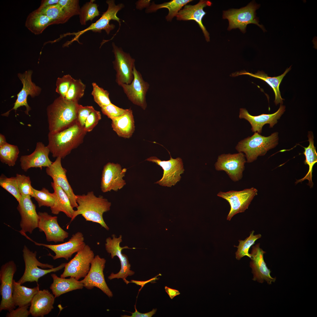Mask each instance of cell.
<instances>
[{"instance_id": "11", "label": "cell", "mask_w": 317, "mask_h": 317, "mask_svg": "<svg viewBox=\"0 0 317 317\" xmlns=\"http://www.w3.org/2000/svg\"><path fill=\"white\" fill-rule=\"evenodd\" d=\"M17 270L16 265L13 261L3 264L0 270V295L1 296L0 311H10L16 307L12 299L13 276Z\"/></svg>"}, {"instance_id": "35", "label": "cell", "mask_w": 317, "mask_h": 317, "mask_svg": "<svg viewBox=\"0 0 317 317\" xmlns=\"http://www.w3.org/2000/svg\"><path fill=\"white\" fill-rule=\"evenodd\" d=\"M192 1V0H173L159 4H155L153 2L147 9L146 12L149 13L156 11L161 8L167 9L169 12L166 17V19L167 21H171L174 17L176 16L178 12L183 6Z\"/></svg>"}, {"instance_id": "28", "label": "cell", "mask_w": 317, "mask_h": 317, "mask_svg": "<svg viewBox=\"0 0 317 317\" xmlns=\"http://www.w3.org/2000/svg\"><path fill=\"white\" fill-rule=\"evenodd\" d=\"M113 130L119 137L124 138L131 137L135 130L134 117L130 108L122 115L111 119Z\"/></svg>"}, {"instance_id": "18", "label": "cell", "mask_w": 317, "mask_h": 317, "mask_svg": "<svg viewBox=\"0 0 317 317\" xmlns=\"http://www.w3.org/2000/svg\"><path fill=\"white\" fill-rule=\"evenodd\" d=\"M120 164L109 162L104 166L102 172L101 189L103 193L112 190L117 191L126 184L123 179L127 171Z\"/></svg>"}, {"instance_id": "50", "label": "cell", "mask_w": 317, "mask_h": 317, "mask_svg": "<svg viewBox=\"0 0 317 317\" xmlns=\"http://www.w3.org/2000/svg\"><path fill=\"white\" fill-rule=\"evenodd\" d=\"M30 304H28L21 307H18L16 309H12L7 313L6 316V317H28L31 314L28 309Z\"/></svg>"}, {"instance_id": "17", "label": "cell", "mask_w": 317, "mask_h": 317, "mask_svg": "<svg viewBox=\"0 0 317 317\" xmlns=\"http://www.w3.org/2000/svg\"><path fill=\"white\" fill-rule=\"evenodd\" d=\"M133 74L134 78L130 84H122L119 86L122 87L130 101L145 110L147 107L146 95L149 85L144 80L141 74L135 67L134 69Z\"/></svg>"}, {"instance_id": "32", "label": "cell", "mask_w": 317, "mask_h": 317, "mask_svg": "<svg viewBox=\"0 0 317 317\" xmlns=\"http://www.w3.org/2000/svg\"><path fill=\"white\" fill-rule=\"evenodd\" d=\"M39 290V285L33 288L21 285L13 281L12 299L15 306L21 307L30 304L34 296Z\"/></svg>"}, {"instance_id": "49", "label": "cell", "mask_w": 317, "mask_h": 317, "mask_svg": "<svg viewBox=\"0 0 317 317\" xmlns=\"http://www.w3.org/2000/svg\"><path fill=\"white\" fill-rule=\"evenodd\" d=\"M92 106H83L80 104L77 113V122L83 127L86 120L90 113L94 109Z\"/></svg>"}, {"instance_id": "3", "label": "cell", "mask_w": 317, "mask_h": 317, "mask_svg": "<svg viewBox=\"0 0 317 317\" xmlns=\"http://www.w3.org/2000/svg\"><path fill=\"white\" fill-rule=\"evenodd\" d=\"M76 200L78 206L74 211L70 222L81 215L86 221L98 223L106 230H109L103 217L104 213L109 210L111 205L107 199L102 196L97 197L91 191L86 194L76 195Z\"/></svg>"}, {"instance_id": "5", "label": "cell", "mask_w": 317, "mask_h": 317, "mask_svg": "<svg viewBox=\"0 0 317 317\" xmlns=\"http://www.w3.org/2000/svg\"><path fill=\"white\" fill-rule=\"evenodd\" d=\"M106 2L108 5L107 10L103 13L101 17L96 22L92 23L87 28L77 32L67 33L60 37L59 39L67 36H74L71 40L67 41L63 45L64 47H68L75 41L81 44L79 41L80 36L88 31H91L93 32L101 33L102 30H104L107 34L109 35L110 31L113 30L115 27L114 24H110V21L111 20L117 21L119 23V28L120 27V19L117 16V14L119 11L124 7V4L120 3L116 5L115 1L113 0H108L106 1Z\"/></svg>"}, {"instance_id": "31", "label": "cell", "mask_w": 317, "mask_h": 317, "mask_svg": "<svg viewBox=\"0 0 317 317\" xmlns=\"http://www.w3.org/2000/svg\"><path fill=\"white\" fill-rule=\"evenodd\" d=\"M51 276L53 279V282L50 288L55 298L69 291L77 289H82L84 287L81 281L70 277L69 279L59 277L55 274H52Z\"/></svg>"}, {"instance_id": "16", "label": "cell", "mask_w": 317, "mask_h": 317, "mask_svg": "<svg viewBox=\"0 0 317 317\" xmlns=\"http://www.w3.org/2000/svg\"><path fill=\"white\" fill-rule=\"evenodd\" d=\"M32 73L31 70H28L23 73L18 74V76L23 85V87L17 95V98L13 108L2 114V116L8 117L11 111L14 110L16 112L18 108L23 106H25L26 108L25 113L29 115V112L31 110V108L28 104L27 97L28 95H30L32 98L38 96L40 94L41 90V88L32 82L31 79Z\"/></svg>"}, {"instance_id": "1", "label": "cell", "mask_w": 317, "mask_h": 317, "mask_svg": "<svg viewBox=\"0 0 317 317\" xmlns=\"http://www.w3.org/2000/svg\"><path fill=\"white\" fill-rule=\"evenodd\" d=\"M79 105L60 96L56 99L47 108L49 133H56L75 123Z\"/></svg>"}, {"instance_id": "40", "label": "cell", "mask_w": 317, "mask_h": 317, "mask_svg": "<svg viewBox=\"0 0 317 317\" xmlns=\"http://www.w3.org/2000/svg\"><path fill=\"white\" fill-rule=\"evenodd\" d=\"M94 0L86 3L80 8L79 16L80 22L82 25H85L88 21H92L96 17L99 15L98 6L94 3Z\"/></svg>"}, {"instance_id": "46", "label": "cell", "mask_w": 317, "mask_h": 317, "mask_svg": "<svg viewBox=\"0 0 317 317\" xmlns=\"http://www.w3.org/2000/svg\"><path fill=\"white\" fill-rule=\"evenodd\" d=\"M74 79L69 74L64 75L61 77L58 78L56 82L55 91L60 95V96L65 98Z\"/></svg>"}, {"instance_id": "44", "label": "cell", "mask_w": 317, "mask_h": 317, "mask_svg": "<svg viewBox=\"0 0 317 317\" xmlns=\"http://www.w3.org/2000/svg\"><path fill=\"white\" fill-rule=\"evenodd\" d=\"M15 177L21 195L31 196L33 187L31 185V181L29 176L17 173Z\"/></svg>"}, {"instance_id": "47", "label": "cell", "mask_w": 317, "mask_h": 317, "mask_svg": "<svg viewBox=\"0 0 317 317\" xmlns=\"http://www.w3.org/2000/svg\"><path fill=\"white\" fill-rule=\"evenodd\" d=\"M102 113L111 119L119 117L124 113L127 109H124L118 107L112 103L101 108Z\"/></svg>"}, {"instance_id": "26", "label": "cell", "mask_w": 317, "mask_h": 317, "mask_svg": "<svg viewBox=\"0 0 317 317\" xmlns=\"http://www.w3.org/2000/svg\"><path fill=\"white\" fill-rule=\"evenodd\" d=\"M211 2L209 0H200L195 5H185L183 8L180 10L177 16L178 20H194L199 25L204 34L207 42L210 41L209 33L203 23L202 19L206 13L203 10L204 8L210 6Z\"/></svg>"}, {"instance_id": "9", "label": "cell", "mask_w": 317, "mask_h": 317, "mask_svg": "<svg viewBox=\"0 0 317 317\" xmlns=\"http://www.w3.org/2000/svg\"><path fill=\"white\" fill-rule=\"evenodd\" d=\"M112 46L114 57L113 63L116 72V82L119 86L122 84H130L134 78L135 60L114 43H112Z\"/></svg>"}, {"instance_id": "38", "label": "cell", "mask_w": 317, "mask_h": 317, "mask_svg": "<svg viewBox=\"0 0 317 317\" xmlns=\"http://www.w3.org/2000/svg\"><path fill=\"white\" fill-rule=\"evenodd\" d=\"M32 191L31 197H33L37 202L39 207L44 206L50 208L53 205L55 199L54 192L51 193L45 188L40 190L33 188Z\"/></svg>"}, {"instance_id": "52", "label": "cell", "mask_w": 317, "mask_h": 317, "mask_svg": "<svg viewBox=\"0 0 317 317\" xmlns=\"http://www.w3.org/2000/svg\"><path fill=\"white\" fill-rule=\"evenodd\" d=\"M165 291L168 294L170 298L173 299L175 296L179 295L180 293L177 290L170 288L167 286L165 287Z\"/></svg>"}, {"instance_id": "39", "label": "cell", "mask_w": 317, "mask_h": 317, "mask_svg": "<svg viewBox=\"0 0 317 317\" xmlns=\"http://www.w3.org/2000/svg\"><path fill=\"white\" fill-rule=\"evenodd\" d=\"M254 231L252 230L250 233L249 236L244 240H239V243L237 246V251L235 252V257L237 259L240 260L245 256H247L251 258L249 250L252 246L255 243L256 240L260 238L262 235L260 234L254 235Z\"/></svg>"}, {"instance_id": "45", "label": "cell", "mask_w": 317, "mask_h": 317, "mask_svg": "<svg viewBox=\"0 0 317 317\" xmlns=\"http://www.w3.org/2000/svg\"><path fill=\"white\" fill-rule=\"evenodd\" d=\"M58 4L63 8L70 18L80 14V8L79 0H59Z\"/></svg>"}, {"instance_id": "30", "label": "cell", "mask_w": 317, "mask_h": 317, "mask_svg": "<svg viewBox=\"0 0 317 317\" xmlns=\"http://www.w3.org/2000/svg\"><path fill=\"white\" fill-rule=\"evenodd\" d=\"M291 69V66L286 69L284 73L281 75L272 77L268 76L267 74L262 71H258L254 74L244 71L237 72V74H233V76H236L239 75H247L264 81L269 85L273 90L275 95L274 101L275 104L277 105L280 103V104H282L284 99L281 97L279 87L283 78Z\"/></svg>"}, {"instance_id": "7", "label": "cell", "mask_w": 317, "mask_h": 317, "mask_svg": "<svg viewBox=\"0 0 317 317\" xmlns=\"http://www.w3.org/2000/svg\"><path fill=\"white\" fill-rule=\"evenodd\" d=\"M260 5L253 1L247 5L239 9H230L223 12L222 18L229 21L227 30L238 28L243 33L246 31L247 26L249 24H255L264 32L266 31L264 26L259 23V18L256 16V10Z\"/></svg>"}, {"instance_id": "42", "label": "cell", "mask_w": 317, "mask_h": 317, "mask_svg": "<svg viewBox=\"0 0 317 317\" xmlns=\"http://www.w3.org/2000/svg\"><path fill=\"white\" fill-rule=\"evenodd\" d=\"M0 186L11 194L19 203L21 195L19 192L16 177L8 178L3 174L0 177Z\"/></svg>"}, {"instance_id": "37", "label": "cell", "mask_w": 317, "mask_h": 317, "mask_svg": "<svg viewBox=\"0 0 317 317\" xmlns=\"http://www.w3.org/2000/svg\"><path fill=\"white\" fill-rule=\"evenodd\" d=\"M19 152L17 146L7 143L0 147V161L9 166H13L16 164Z\"/></svg>"}, {"instance_id": "12", "label": "cell", "mask_w": 317, "mask_h": 317, "mask_svg": "<svg viewBox=\"0 0 317 317\" xmlns=\"http://www.w3.org/2000/svg\"><path fill=\"white\" fill-rule=\"evenodd\" d=\"M112 239L109 237L106 239L105 249L107 252L111 254L112 259L115 256L119 258L121 263V268L118 273L114 274L112 273L108 278L110 280L115 278H122L127 284L129 282L127 280L126 278L128 276L134 275V272L130 270L131 265L129 263L128 258L126 255L122 253V251L124 249H134L135 248H130L127 246L121 247L120 245L122 241V236L121 235L117 238L114 234L112 235Z\"/></svg>"}, {"instance_id": "24", "label": "cell", "mask_w": 317, "mask_h": 317, "mask_svg": "<svg viewBox=\"0 0 317 317\" xmlns=\"http://www.w3.org/2000/svg\"><path fill=\"white\" fill-rule=\"evenodd\" d=\"M50 150L47 146L41 142L37 143L36 148L31 154L21 156L20 159L21 168L27 172L31 168L48 167L53 162L49 158Z\"/></svg>"}, {"instance_id": "22", "label": "cell", "mask_w": 317, "mask_h": 317, "mask_svg": "<svg viewBox=\"0 0 317 317\" xmlns=\"http://www.w3.org/2000/svg\"><path fill=\"white\" fill-rule=\"evenodd\" d=\"M265 253L260 247L259 243L253 246L250 254L251 259L250 266L252 269L253 280L260 283L265 281L268 284H271L272 282H275L276 278L271 276V271L264 261L263 256Z\"/></svg>"}, {"instance_id": "2", "label": "cell", "mask_w": 317, "mask_h": 317, "mask_svg": "<svg viewBox=\"0 0 317 317\" xmlns=\"http://www.w3.org/2000/svg\"><path fill=\"white\" fill-rule=\"evenodd\" d=\"M87 132L77 122L55 134L48 133L47 146L53 158H64L83 141Z\"/></svg>"}, {"instance_id": "36", "label": "cell", "mask_w": 317, "mask_h": 317, "mask_svg": "<svg viewBox=\"0 0 317 317\" xmlns=\"http://www.w3.org/2000/svg\"><path fill=\"white\" fill-rule=\"evenodd\" d=\"M47 16L53 21V24H63L70 19L63 8L58 4L37 9Z\"/></svg>"}, {"instance_id": "27", "label": "cell", "mask_w": 317, "mask_h": 317, "mask_svg": "<svg viewBox=\"0 0 317 317\" xmlns=\"http://www.w3.org/2000/svg\"><path fill=\"white\" fill-rule=\"evenodd\" d=\"M55 297L47 289L39 290L31 301L29 312L34 317H43L53 309Z\"/></svg>"}, {"instance_id": "48", "label": "cell", "mask_w": 317, "mask_h": 317, "mask_svg": "<svg viewBox=\"0 0 317 317\" xmlns=\"http://www.w3.org/2000/svg\"><path fill=\"white\" fill-rule=\"evenodd\" d=\"M101 119L100 112L94 109L87 117L84 126V130L87 132L91 131L98 124Z\"/></svg>"}, {"instance_id": "23", "label": "cell", "mask_w": 317, "mask_h": 317, "mask_svg": "<svg viewBox=\"0 0 317 317\" xmlns=\"http://www.w3.org/2000/svg\"><path fill=\"white\" fill-rule=\"evenodd\" d=\"M61 158H56L52 164L46 167L47 174L51 177L53 182L59 186L66 193L68 197L72 207L76 208L78 204L76 200V195L68 181L67 176V170L62 166Z\"/></svg>"}, {"instance_id": "25", "label": "cell", "mask_w": 317, "mask_h": 317, "mask_svg": "<svg viewBox=\"0 0 317 317\" xmlns=\"http://www.w3.org/2000/svg\"><path fill=\"white\" fill-rule=\"evenodd\" d=\"M285 111V106L280 104L278 110L272 114H262L258 116H252L250 114L245 108H241L239 117L240 119H244L247 120L251 126V130L253 132H257L261 134L262 127L265 124H269V127H273L276 124L277 120L280 118Z\"/></svg>"}, {"instance_id": "4", "label": "cell", "mask_w": 317, "mask_h": 317, "mask_svg": "<svg viewBox=\"0 0 317 317\" xmlns=\"http://www.w3.org/2000/svg\"><path fill=\"white\" fill-rule=\"evenodd\" d=\"M279 139L277 132L268 136L255 132L251 136L240 141L235 149L238 152L244 153L247 162L250 163L256 160L259 156L264 155L267 151L276 147L278 144Z\"/></svg>"}, {"instance_id": "33", "label": "cell", "mask_w": 317, "mask_h": 317, "mask_svg": "<svg viewBox=\"0 0 317 317\" xmlns=\"http://www.w3.org/2000/svg\"><path fill=\"white\" fill-rule=\"evenodd\" d=\"M51 25H53V21L37 9L29 14L25 23V27L36 35L41 34L47 27Z\"/></svg>"}, {"instance_id": "51", "label": "cell", "mask_w": 317, "mask_h": 317, "mask_svg": "<svg viewBox=\"0 0 317 317\" xmlns=\"http://www.w3.org/2000/svg\"><path fill=\"white\" fill-rule=\"evenodd\" d=\"M135 311L134 313H132V315L131 316L124 315L122 316V317H151L154 315L155 314L157 311V309H153L151 311L145 313H141L138 312L136 310L135 307Z\"/></svg>"}, {"instance_id": "13", "label": "cell", "mask_w": 317, "mask_h": 317, "mask_svg": "<svg viewBox=\"0 0 317 317\" xmlns=\"http://www.w3.org/2000/svg\"><path fill=\"white\" fill-rule=\"evenodd\" d=\"M168 152L170 158L168 160L162 161L155 156L150 157L146 160L155 163L163 170L162 177L155 183L162 186L171 187L180 181L181 175L183 173L184 169L182 159L179 157L173 158Z\"/></svg>"}, {"instance_id": "19", "label": "cell", "mask_w": 317, "mask_h": 317, "mask_svg": "<svg viewBox=\"0 0 317 317\" xmlns=\"http://www.w3.org/2000/svg\"><path fill=\"white\" fill-rule=\"evenodd\" d=\"M26 237L32 241L35 245L45 247L50 249L55 253L54 256L51 255L54 260L64 258L68 260L72 254L82 249L86 245L82 233L78 232L73 234L69 240L65 242L58 245H47L39 243L28 237Z\"/></svg>"}, {"instance_id": "54", "label": "cell", "mask_w": 317, "mask_h": 317, "mask_svg": "<svg viewBox=\"0 0 317 317\" xmlns=\"http://www.w3.org/2000/svg\"><path fill=\"white\" fill-rule=\"evenodd\" d=\"M7 142L6 141V138L5 136L2 134H0V147L6 144Z\"/></svg>"}, {"instance_id": "10", "label": "cell", "mask_w": 317, "mask_h": 317, "mask_svg": "<svg viewBox=\"0 0 317 317\" xmlns=\"http://www.w3.org/2000/svg\"><path fill=\"white\" fill-rule=\"evenodd\" d=\"M258 190L252 187L239 191L234 190L227 192L220 191L217 195L226 200L230 208L227 219L230 220L236 214L244 212L248 208L254 197L257 194Z\"/></svg>"}, {"instance_id": "41", "label": "cell", "mask_w": 317, "mask_h": 317, "mask_svg": "<svg viewBox=\"0 0 317 317\" xmlns=\"http://www.w3.org/2000/svg\"><path fill=\"white\" fill-rule=\"evenodd\" d=\"M85 85L80 79H74L71 84L65 98L67 100L78 102L84 95Z\"/></svg>"}, {"instance_id": "6", "label": "cell", "mask_w": 317, "mask_h": 317, "mask_svg": "<svg viewBox=\"0 0 317 317\" xmlns=\"http://www.w3.org/2000/svg\"><path fill=\"white\" fill-rule=\"evenodd\" d=\"M25 269L23 275L17 281L22 285L27 282L35 281L38 284L39 279L51 272H55L63 268L66 263H63L55 268L48 264L42 263L36 258L37 252L31 251L26 245L22 251Z\"/></svg>"}, {"instance_id": "53", "label": "cell", "mask_w": 317, "mask_h": 317, "mask_svg": "<svg viewBox=\"0 0 317 317\" xmlns=\"http://www.w3.org/2000/svg\"><path fill=\"white\" fill-rule=\"evenodd\" d=\"M59 0H44L41 1L39 8H42L58 3Z\"/></svg>"}, {"instance_id": "34", "label": "cell", "mask_w": 317, "mask_h": 317, "mask_svg": "<svg viewBox=\"0 0 317 317\" xmlns=\"http://www.w3.org/2000/svg\"><path fill=\"white\" fill-rule=\"evenodd\" d=\"M308 137L309 145L306 147H304L303 154L305 156L304 163L307 164L309 166V170L306 176L302 178L297 181L295 182L297 183L301 182L305 180L308 181V185L312 188L313 185L312 181V172L314 164L317 162V153L316 148L314 146V136L311 131H308Z\"/></svg>"}, {"instance_id": "21", "label": "cell", "mask_w": 317, "mask_h": 317, "mask_svg": "<svg viewBox=\"0 0 317 317\" xmlns=\"http://www.w3.org/2000/svg\"><path fill=\"white\" fill-rule=\"evenodd\" d=\"M38 227L40 232H44L46 240L55 243L63 242L68 237L69 233L63 230L58 222V217L53 216L46 212L38 213Z\"/></svg>"}, {"instance_id": "20", "label": "cell", "mask_w": 317, "mask_h": 317, "mask_svg": "<svg viewBox=\"0 0 317 317\" xmlns=\"http://www.w3.org/2000/svg\"><path fill=\"white\" fill-rule=\"evenodd\" d=\"M31 196L22 195L17 207L21 216L20 225L21 234L28 232L32 233L38 227L39 216L36 210V206L32 201Z\"/></svg>"}, {"instance_id": "8", "label": "cell", "mask_w": 317, "mask_h": 317, "mask_svg": "<svg viewBox=\"0 0 317 317\" xmlns=\"http://www.w3.org/2000/svg\"><path fill=\"white\" fill-rule=\"evenodd\" d=\"M94 257L93 251L89 245H86L71 260L66 263L64 272L60 277H72L78 280L81 278H84L90 270Z\"/></svg>"}, {"instance_id": "29", "label": "cell", "mask_w": 317, "mask_h": 317, "mask_svg": "<svg viewBox=\"0 0 317 317\" xmlns=\"http://www.w3.org/2000/svg\"><path fill=\"white\" fill-rule=\"evenodd\" d=\"M51 184L55 195L54 204L50 208L51 213L54 214L58 215L60 212H62L71 219L75 210L71 205L68 197L58 185L53 182H51Z\"/></svg>"}, {"instance_id": "14", "label": "cell", "mask_w": 317, "mask_h": 317, "mask_svg": "<svg viewBox=\"0 0 317 317\" xmlns=\"http://www.w3.org/2000/svg\"><path fill=\"white\" fill-rule=\"evenodd\" d=\"M245 156L242 152L231 154H223L218 156L215 166L218 171H224L233 181L240 180L243 177Z\"/></svg>"}, {"instance_id": "43", "label": "cell", "mask_w": 317, "mask_h": 317, "mask_svg": "<svg viewBox=\"0 0 317 317\" xmlns=\"http://www.w3.org/2000/svg\"><path fill=\"white\" fill-rule=\"evenodd\" d=\"M92 84L93 90L91 94L95 101L101 108L112 103L108 91L99 87L96 83L93 82Z\"/></svg>"}, {"instance_id": "15", "label": "cell", "mask_w": 317, "mask_h": 317, "mask_svg": "<svg viewBox=\"0 0 317 317\" xmlns=\"http://www.w3.org/2000/svg\"><path fill=\"white\" fill-rule=\"evenodd\" d=\"M106 262L105 259L101 258L99 255L95 256L91 263L88 273L80 281L84 287L87 289H91L96 287L110 297L113 294L106 282L103 273Z\"/></svg>"}]
</instances>
